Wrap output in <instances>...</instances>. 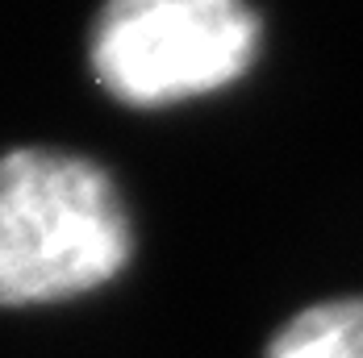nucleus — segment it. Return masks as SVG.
Instances as JSON below:
<instances>
[{"label": "nucleus", "instance_id": "f257e3e1", "mask_svg": "<svg viewBox=\"0 0 363 358\" xmlns=\"http://www.w3.org/2000/svg\"><path fill=\"white\" fill-rule=\"evenodd\" d=\"M134 254L117 183L96 163L21 146L0 154V308H46L113 284Z\"/></svg>", "mask_w": 363, "mask_h": 358}, {"label": "nucleus", "instance_id": "f03ea898", "mask_svg": "<svg viewBox=\"0 0 363 358\" xmlns=\"http://www.w3.org/2000/svg\"><path fill=\"white\" fill-rule=\"evenodd\" d=\"M259 37L247 0H109L92 30V71L113 100L163 108L242 79Z\"/></svg>", "mask_w": 363, "mask_h": 358}, {"label": "nucleus", "instance_id": "7ed1b4c3", "mask_svg": "<svg viewBox=\"0 0 363 358\" xmlns=\"http://www.w3.org/2000/svg\"><path fill=\"white\" fill-rule=\"evenodd\" d=\"M267 358H363V296L296 313L272 337Z\"/></svg>", "mask_w": 363, "mask_h": 358}]
</instances>
